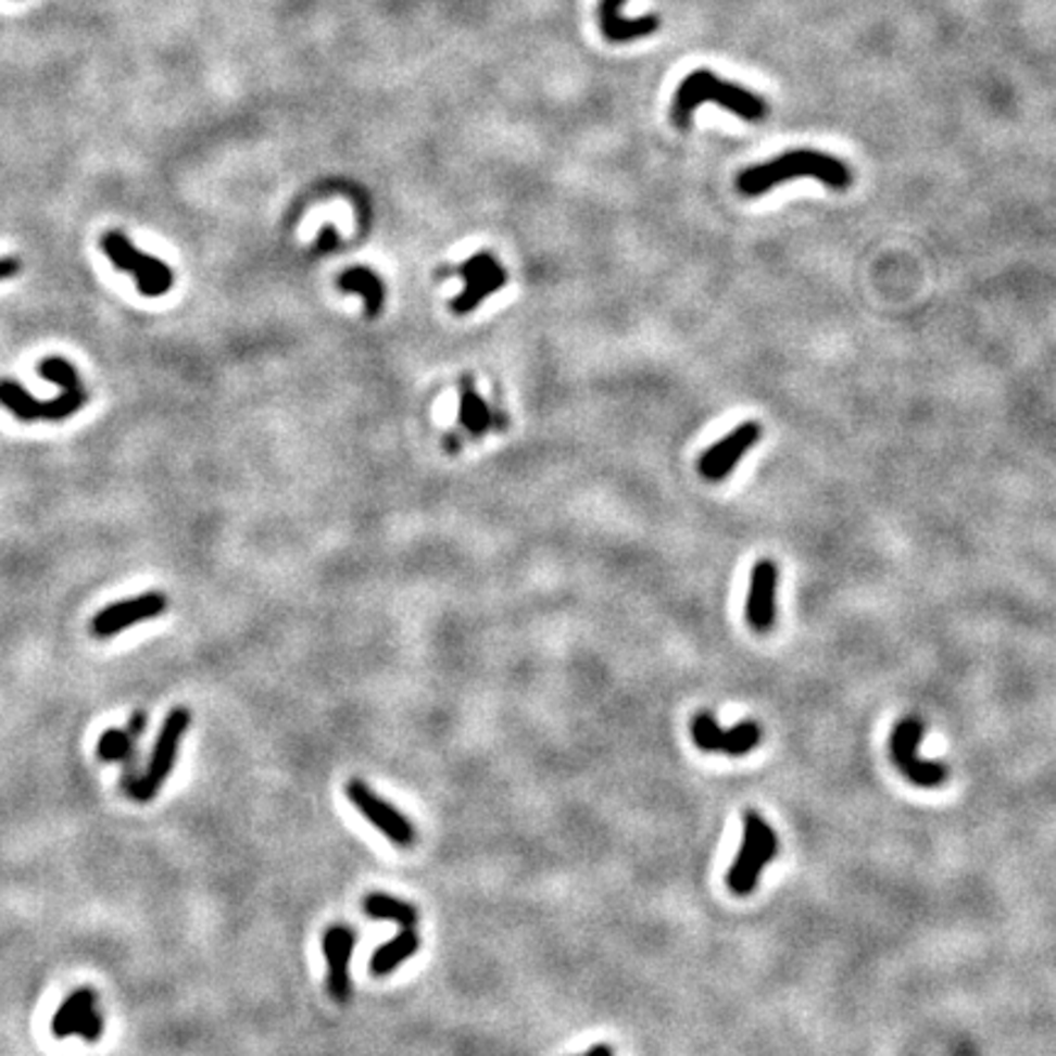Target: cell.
I'll return each mask as SVG.
<instances>
[{"mask_svg": "<svg viewBox=\"0 0 1056 1056\" xmlns=\"http://www.w3.org/2000/svg\"><path fill=\"white\" fill-rule=\"evenodd\" d=\"M763 436V428L756 420H743L737 428L731 430L729 436H724L717 443L704 450L697 469L700 475L707 479V482H721L727 479L733 467H737L739 460L749 453V450L758 443Z\"/></svg>", "mask_w": 1056, "mask_h": 1056, "instance_id": "cell-13", "label": "cell"}, {"mask_svg": "<svg viewBox=\"0 0 1056 1056\" xmlns=\"http://www.w3.org/2000/svg\"><path fill=\"white\" fill-rule=\"evenodd\" d=\"M778 854V837L756 812L743 815V839L737 858L727 873V885L733 895H749L756 890L758 878Z\"/></svg>", "mask_w": 1056, "mask_h": 1056, "instance_id": "cell-4", "label": "cell"}, {"mask_svg": "<svg viewBox=\"0 0 1056 1056\" xmlns=\"http://www.w3.org/2000/svg\"><path fill=\"white\" fill-rule=\"evenodd\" d=\"M626 0H600V29L606 42L624 45L633 42L639 37H649L661 29L658 15H641V17H624L621 5Z\"/></svg>", "mask_w": 1056, "mask_h": 1056, "instance_id": "cell-17", "label": "cell"}, {"mask_svg": "<svg viewBox=\"0 0 1056 1056\" xmlns=\"http://www.w3.org/2000/svg\"><path fill=\"white\" fill-rule=\"evenodd\" d=\"M690 731L697 749L707 753H727V756H746L763 739L758 721L746 719L731 729H721L719 721L707 712H702L692 719Z\"/></svg>", "mask_w": 1056, "mask_h": 1056, "instance_id": "cell-11", "label": "cell"}, {"mask_svg": "<svg viewBox=\"0 0 1056 1056\" xmlns=\"http://www.w3.org/2000/svg\"><path fill=\"white\" fill-rule=\"evenodd\" d=\"M166 604L169 602H166V596L162 592H144L140 596H130V600L113 602L93 616L91 633L96 639H111V636L123 633L135 624L162 616L166 612Z\"/></svg>", "mask_w": 1056, "mask_h": 1056, "instance_id": "cell-12", "label": "cell"}, {"mask_svg": "<svg viewBox=\"0 0 1056 1056\" xmlns=\"http://www.w3.org/2000/svg\"><path fill=\"white\" fill-rule=\"evenodd\" d=\"M776 592L778 565L763 557L753 565L751 587L746 596V621L756 633H768L776 624Z\"/></svg>", "mask_w": 1056, "mask_h": 1056, "instance_id": "cell-15", "label": "cell"}, {"mask_svg": "<svg viewBox=\"0 0 1056 1056\" xmlns=\"http://www.w3.org/2000/svg\"><path fill=\"white\" fill-rule=\"evenodd\" d=\"M189 727H191V712L186 707H174L169 714H166L162 729L156 733V741L144 770L137 772L130 782H125L123 785L127 795H130L135 802H142L144 805V802H150L160 795L166 778L172 776V770L176 766L181 741Z\"/></svg>", "mask_w": 1056, "mask_h": 1056, "instance_id": "cell-3", "label": "cell"}, {"mask_svg": "<svg viewBox=\"0 0 1056 1056\" xmlns=\"http://www.w3.org/2000/svg\"><path fill=\"white\" fill-rule=\"evenodd\" d=\"M460 277L465 279V287L453 301H450V309H453L455 316H467V313H473L479 303L487 301L502 287H506L508 281L506 269L496 262L492 252H477L475 257H469L463 267H460Z\"/></svg>", "mask_w": 1056, "mask_h": 1056, "instance_id": "cell-10", "label": "cell"}, {"mask_svg": "<svg viewBox=\"0 0 1056 1056\" xmlns=\"http://www.w3.org/2000/svg\"><path fill=\"white\" fill-rule=\"evenodd\" d=\"M101 248L105 252V257L111 260L113 267L133 274V279L142 297L147 299L164 297V293L174 287V272L169 264H164L162 260L152 257V254L137 250L123 230L103 232Z\"/></svg>", "mask_w": 1056, "mask_h": 1056, "instance_id": "cell-5", "label": "cell"}, {"mask_svg": "<svg viewBox=\"0 0 1056 1056\" xmlns=\"http://www.w3.org/2000/svg\"><path fill=\"white\" fill-rule=\"evenodd\" d=\"M103 1030L105 1017L93 988H76L64 997V1003L56 1007L52 1017V1034L56 1040L81 1036L84 1042L96 1044L101 1042Z\"/></svg>", "mask_w": 1056, "mask_h": 1056, "instance_id": "cell-9", "label": "cell"}, {"mask_svg": "<svg viewBox=\"0 0 1056 1056\" xmlns=\"http://www.w3.org/2000/svg\"><path fill=\"white\" fill-rule=\"evenodd\" d=\"M39 377L52 381L59 389H76L81 387V377H78V369L72 362L64 357H45L37 365Z\"/></svg>", "mask_w": 1056, "mask_h": 1056, "instance_id": "cell-22", "label": "cell"}, {"mask_svg": "<svg viewBox=\"0 0 1056 1056\" xmlns=\"http://www.w3.org/2000/svg\"><path fill=\"white\" fill-rule=\"evenodd\" d=\"M147 727V714L142 709H137L130 721H127L125 729H108L101 739H98V758L105 763H123L125 776L123 785L130 782L137 770H135V751H137V739L144 733Z\"/></svg>", "mask_w": 1056, "mask_h": 1056, "instance_id": "cell-16", "label": "cell"}, {"mask_svg": "<svg viewBox=\"0 0 1056 1056\" xmlns=\"http://www.w3.org/2000/svg\"><path fill=\"white\" fill-rule=\"evenodd\" d=\"M925 727L917 717H905L895 724L890 733V753L900 772L919 788H939L948 778V768L939 760H927L919 756V741H922Z\"/></svg>", "mask_w": 1056, "mask_h": 1056, "instance_id": "cell-6", "label": "cell"}, {"mask_svg": "<svg viewBox=\"0 0 1056 1056\" xmlns=\"http://www.w3.org/2000/svg\"><path fill=\"white\" fill-rule=\"evenodd\" d=\"M20 269H23V262L17 257H0V281L13 279L15 274H20Z\"/></svg>", "mask_w": 1056, "mask_h": 1056, "instance_id": "cell-23", "label": "cell"}, {"mask_svg": "<svg viewBox=\"0 0 1056 1056\" xmlns=\"http://www.w3.org/2000/svg\"><path fill=\"white\" fill-rule=\"evenodd\" d=\"M345 795L362 817L375 827L381 837H387L399 848H411L416 844V827L404 812H399L391 802L377 795L365 780L350 778L345 782Z\"/></svg>", "mask_w": 1056, "mask_h": 1056, "instance_id": "cell-7", "label": "cell"}, {"mask_svg": "<svg viewBox=\"0 0 1056 1056\" xmlns=\"http://www.w3.org/2000/svg\"><path fill=\"white\" fill-rule=\"evenodd\" d=\"M460 426H463L473 438H482L489 433V428L494 424L492 408L487 406V401L479 397V391L475 387V379L465 375L460 381V414H457Z\"/></svg>", "mask_w": 1056, "mask_h": 1056, "instance_id": "cell-19", "label": "cell"}, {"mask_svg": "<svg viewBox=\"0 0 1056 1056\" xmlns=\"http://www.w3.org/2000/svg\"><path fill=\"white\" fill-rule=\"evenodd\" d=\"M88 401L86 387L62 389V394L52 401H39L15 379H0V404L20 420H64L84 408Z\"/></svg>", "mask_w": 1056, "mask_h": 1056, "instance_id": "cell-8", "label": "cell"}, {"mask_svg": "<svg viewBox=\"0 0 1056 1056\" xmlns=\"http://www.w3.org/2000/svg\"><path fill=\"white\" fill-rule=\"evenodd\" d=\"M577 1056H614V1049L609 1044H594V1046H590V1049L577 1054Z\"/></svg>", "mask_w": 1056, "mask_h": 1056, "instance_id": "cell-24", "label": "cell"}, {"mask_svg": "<svg viewBox=\"0 0 1056 1056\" xmlns=\"http://www.w3.org/2000/svg\"><path fill=\"white\" fill-rule=\"evenodd\" d=\"M802 176H809V179H817L827 186V189L844 191L854 181V174H851L848 164L837 160L834 154L817 152V150H790L785 154L772 156L770 162H763L756 166H749L737 176V189L739 193L749 196H763L770 191L772 186L785 184L792 179H802Z\"/></svg>", "mask_w": 1056, "mask_h": 1056, "instance_id": "cell-1", "label": "cell"}, {"mask_svg": "<svg viewBox=\"0 0 1056 1056\" xmlns=\"http://www.w3.org/2000/svg\"><path fill=\"white\" fill-rule=\"evenodd\" d=\"M338 287L348 293H360L369 318H375L385 306V284L367 267H352L342 272L338 277Z\"/></svg>", "mask_w": 1056, "mask_h": 1056, "instance_id": "cell-20", "label": "cell"}, {"mask_svg": "<svg viewBox=\"0 0 1056 1056\" xmlns=\"http://www.w3.org/2000/svg\"><path fill=\"white\" fill-rule=\"evenodd\" d=\"M362 909L372 919H381V922H391L404 927H416L418 922V909L416 905L406 903V900L387 895V893H369L362 900Z\"/></svg>", "mask_w": 1056, "mask_h": 1056, "instance_id": "cell-21", "label": "cell"}, {"mask_svg": "<svg viewBox=\"0 0 1056 1056\" xmlns=\"http://www.w3.org/2000/svg\"><path fill=\"white\" fill-rule=\"evenodd\" d=\"M702 103H717L724 111L733 113L746 123H760L768 115V103L758 93L731 81H724V78L709 72V68H697V72H692L678 86L670 105L672 123L678 127H690L694 108H700Z\"/></svg>", "mask_w": 1056, "mask_h": 1056, "instance_id": "cell-2", "label": "cell"}, {"mask_svg": "<svg viewBox=\"0 0 1056 1056\" xmlns=\"http://www.w3.org/2000/svg\"><path fill=\"white\" fill-rule=\"evenodd\" d=\"M357 932L348 925H332L323 934V956H326V983L336 1003L345 1005L352 997L350 958L355 952Z\"/></svg>", "mask_w": 1056, "mask_h": 1056, "instance_id": "cell-14", "label": "cell"}, {"mask_svg": "<svg viewBox=\"0 0 1056 1056\" xmlns=\"http://www.w3.org/2000/svg\"><path fill=\"white\" fill-rule=\"evenodd\" d=\"M418 948H420V936L416 932V927H404L394 939H389L387 944H381L377 952L372 954L369 973L377 978L394 973L401 964L408 961V958L418 952Z\"/></svg>", "mask_w": 1056, "mask_h": 1056, "instance_id": "cell-18", "label": "cell"}]
</instances>
